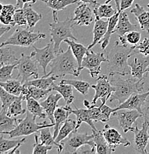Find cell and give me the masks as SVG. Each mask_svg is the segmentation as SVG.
Segmentation results:
<instances>
[{
    "mask_svg": "<svg viewBox=\"0 0 149 154\" xmlns=\"http://www.w3.org/2000/svg\"><path fill=\"white\" fill-rule=\"evenodd\" d=\"M18 58L16 56L15 51L7 46L1 47L0 49V65H13L17 64L19 61Z\"/></svg>",
    "mask_w": 149,
    "mask_h": 154,
    "instance_id": "d6a6232c",
    "label": "cell"
},
{
    "mask_svg": "<svg viewBox=\"0 0 149 154\" xmlns=\"http://www.w3.org/2000/svg\"><path fill=\"white\" fill-rule=\"evenodd\" d=\"M27 109L28 111L33 113L36 117H39L40 119H45L48 116L45 110L37 100L33 98L30 97L26 100Z\"/></svg>",
    "mask_w": 149,
    "mask_h": 154,
    "instance_id": "d590c367",
    "label": "cell"
},
{
    "mask_svg": "<svg viewBox=\"0 0 149 154\" xmlns=\"http://www.w3.org/2000/svg\"><path fill=\"white\" fill-rule=\"evenodd\" d=\"M52 10L54 22L58 21V12L65 10L70 5L76 4L79 0H40Z\"/></svg>",
    "mask_w": 149,
    "mask_h": 154,
    "instance_id": "cb8c5ba5",
    "label": "cell"
},
{
    "mask_svg": "<svg viewBox=\"0 0 149 154\" xmlns=\"http://www.w3.org/2000/svg\"><path fill=\"white\" fill-rule=\"evenodd\" d=\"M28 26V21L23 8L17 9L14 15V26Z\"/></svg>",
    "mask_w": 149,
    "mask_h": 154,
    "instance_id": "7dc6e473",
    "label": "cell"
},
{
    "mask_svg": "<svg viewBox=\"0 0 149 154\" xmlns=\"http://www.w3.org/2000/svg\"><path fill=\"white\" fill-rule=\"evenodd\" d=\"M138 52L145 56H149V38H145L138 45H136Z\"/></svg>",
    "mask_w": 149,
    "mask_h": 154,
    "instance_id": "c3c4849f",
    "label": "cell"
},
{
    "mask_svg": "<svg viewBox=\"0 0 149 154\" xmlns=\"http://www.w3.org/2000/svg\"><path fill=\"white\" fill-rule=\"evenodd\" d=\"M120 75H108L109 81L114 88L109 99L110 102L114 101L122 104L134 93H141L144 90V82L142 80L135 78L133 76L124 79Z\"/></svg>",
    "mask_w": 149,
    "mask_h": 154,
    "instance_id": "7a4b0ae2",
    "label": "cell"
},
{
    "mask_svg": "<svg viewBox=\"0 0 149 154\" xmlns=\"http://www.w3.org/2000/svg\"><path fill=\"white\" fill-rule=\"evenodd\" d=\"M148 72H149V69H148Z\"/></svg>",
    "mask_w": 149,
    "mask_h": 154,
    "instance_id": "91938a15",
    "label": "cell"
},
{
    "mask_svg": "<svg viewBox=\"0 0 149 154\" xmlns=\"http://www.w3.org/2000/svg\"><path fill=\"white\" fill-rule=\"evenodd\" d=\"M39 136V139L42 143L47 144V145L56 146L57 147L60 146V144L56 142L54 136L51 135L50 128H45L40 130Z\"/></svg>",
    "mask_w": 149,
    "mask_h": 154,
    "instance_id": "ee69618b",
    "label": "cell"
},
{
    "mask_svg": "<svg viewBox=\"0 0 149 154\" xmlns=\"http://www.w3.org/2000/svg\"><path fill=\"white\" fill-rule=\"evenodd\" d=\"M19 96L10 94L7 91H5L2 87H1V88H0V98H1L2 101V110L8 112V110L11 104Z\"/></svg>",
    "mask_w": 149,
    "mask_h": 154,
    "instance_id": "7bdbcfd3",
    "label": "cell"
},
{
    "mask_svg": "<svg viewBox=\"0 0 149 154\" xmlns=\"http://www.w3.org/2000/svg\"><path fill=\"white\" fill-rule=\"evenodd\" d=\"M21 146H22V145H18V146H17V147H14V148L13 149V150H9V151H8L7 153H5V154H14V153H16V154H20V152L19 151L18 149L20 148Z\"/></svg>",
    "mask_w": 149,
    "mask_h": 154,
    "instance_id": "11a10c76",
    "label": "cell"
},
{
    "mask_svg": "<svg viewBox=\"0 0 149 154\" xmlns=\"http://www.w3.org/2000/svg\"><path fill=\"white\" fill-rule=\"evenodd\" d=\"M23 10L25 11V16H26L27 21H28V28H33L37 24V22L42 18V15L36 12L32 8L29 3H26L25 5Z\"/></svg>",
    "mask_w": 149,
    "mask_h": 154,
    "instance_id": "74e56055",
    "label": "cell"
},
{
    "mask_svg": "<svg viewBox=\"0 0 149 154\" xmlns=\"http://www.w3.org/2000/svg\"><path fill=\"white\" fill-rule=\"evenodd\" d=\"M79 1L81 2H84V3H88V4L91 5L93 6V8L96 6L99 5V3L97 2L96 0H79Z\"/></svg>",
    "mask_w": 149,
    "mask_h": 154,
    "instance_id": "db71d44e",
    "label": "cell"
},
{
    "mask_svg": "<svg viewBox=\"0 0 149 154\" xmlns=\"http://www.w3.org/2000/svg\"><path fill=\"white\" fill-rule=\"evenodd\" d=\"M147 7H148V8L149 9V2H148V4L147 5Z\"/></svg>",
    "mask_w": 149,
    "mask_h": 154,
    "instance_id": "6f0895ef",
    "label": "cell"
},
{
    "mask_svg": "<svg viewBox=\"0 0 149 154\" xmlns=\"http://www.w3.org/2000/svg\"><path fill=\"white\" fill-rule=\"evenodd\" d=\"M62 82L69 84L72 85L77 91H79L80 94L82 95L85 96L88 93L90 88L91 85L89 84V82L82 80H77V79H62Z\"/></svg>",
    "mask_w": 149,
    "mask_h": 154,
    "instance_id": "ab89813d",
    "label": "cell"
},
{
    "mask_svg": "<svg viewBox=\"0 0 149 154\" xmlns=\"http://www.w3.org/2000/svg\"><path fill=\"white\" fill-rule=\"evenodd\" d=\"M72 113L74 114L76 117V131L81 126L82 122L87 123L91 127L92 131H97V129L94 124V120L92 119L91 111H90L89 108H77L76 107H75L74 110L72 109Z\"/></svg>",
    "mask_w": 149,
    "mask_h": 154,
    "instance_id": "484cf974",
    "label": "cell"
},
{
    "mask_svg": "<svg viewBox=\"0 0 149 154\" xmlns=\"http://www.w3.org/2000/svg\"><path fill=\"white\" fill-rule=\"evenodd\" d=\"M36 0H17V3H16V8L17 9H22L23 8L25 5L26 3H36Z\"/></svg>",
    "mask_w": 149,
    "mask_h": 154,
    "instance_id": "816d5d0a",
    "label": "cell"
},
{
    "mask_svg": "<svg viewBox=\"0 0 149 154\" xmlns=\"http://www.w3.org/2000/svg\"><path fill=\"white\" fill-rule=\"evenodd\" d=\"M136 45H123L119 41L114 42V45L107 55L108 59V75L118 74L121 76L131 74V67L129 65V57L134 54Z\"/></svg>",
    "mask_w": 149,
    "mask_h": 154,
    "instance_id": "6da1fadb",
    "label": "cell"
},
{
    "mask_svg": "<svg viewBox=\"0 0 149 154\" xmlns=\"http://www.w3.org/2000/svg\"><path fill=\"white\" fill-rule=\"evenodd\" d=\"M119 122L120 127L125 134L129 131H131L134 128L133 125L136 124V121L139 117H142V114L137 110H129V109H121L112 113Z\"/></svg>",
    "mask_w": 149,
    "mask_h": 154,
    "instance_id": "5bb4252c",
    "label": "cell"
},
{
    "mask_svg": "<svg viewBox=\"0 0 149 154\" xmlns=\"http://www.w3.org/2000/svg\"><path fill=\"white\" fill-rule=\"evenodd\" d=\"M142 114L144 119L149 121V96L142 106Z\"/></svg>",
    "mask_w": 149,
    "mask_h": 154,
    "instance_id": "681fc988",
    "label": "cell"
},
{
    "mask_svg": "<svg viewBox=\"0 0 149 154\" xmlns=\"http://www.w3.org/2000/svg\"><path fill=\"white\" fill-rule=\"evenodd\" d=\"M134 0H120V11H124L132 6Z\"/></svg>",
    "mask_w": 149,
    "mask_h": 154,
    "instance_id": "f907efd6",
    "label": "cell"
},
{
    "mask_svg": "<svg viewBox=\"0 0 149 154\" xmlns=\"http://www.w3.org/2000/svg\"><path fill=\"white\" fill-rule=\"evenodd\" d=\"M34 139H35V144L33 146V154H46L49 150H52L54 146L47 145L43 143H39V136L38 135H34Z\"/></svg>",
    "mask_w": 149,
    "mask_h": 154,
    "instance_id": "bcb514c9",
    "label": "cell"
},
{
    "mask_svg": "<svg viewBox=\"0 0 149 154\" xmlns=\"http://www.w3.org/2000/svg\"><path fill=\"white\" fill-rule=\"evenodd\" d=\"M141 33L138 30H134L126 33L123 36L119 37L120 42L123 45H137V43L140 41Z\"/></svg>",
    "mask_w": 149,
    "mask_h": 154,
    "instance_id": "60d3db41",
    "label": "cell"
},
{
    "mask_svg": "<svg viewBox=\"0 0 149 154\" xmlns=\"http://www.w3.org/2000/svg\"><path fill=\"white\" fill-rule=\"evenodd\" d=\"M0 6H1V15H0L1 23L14 27V15L17 10L16 5L11 4H1Z\"/></svg>",
    "mask_w": 149,
    "mask_h": 154,
    "instance_id": "1f68e13d",
    "label": "cell"
},
{
    "mask_svg": "<svg viewBox=\"0 0 149 154\" xmlns=\"http://www.w3.org/2000/svg\"><path fill=\"white\" fill-rule=\"evenodd\" d=\"M12 28L13 27L11 25H4V24L2 23L1 26H0V37H2L5 33H8V31H10Z\"/></svg>",
    "mask_w": 149,
    "mask_h": 154,
    "instance_id": "f5cc1de1",
    "label": "cell"
},
{
    "mask_svg": "<svg viewBox=\"0 0 149 154\" xmlns=\"http://www.w3.org/2000/svg\"><path fill=\"white\" fill-rule=\"evenodd\" d=\"M33 48L34 51H32L30 56L38 62V64L42 68L44 75H46L47 74L46 68L48 65H49L51 61L55 58L57 54L55 51L54 42L52 40H51V42H49L45 47L38 48L33 45Z\"/></svg>",
    "mask_w": 149,
    "mask_h": 154,
    "instance_id": "8fae6325",
    "label": "cell"
},
{
    "mask_svg": "<svg viewBox=\"0 0 149 154\" xmlns=\"http://www.w3.org/2000/svg\"><path fill=\"white\" fill-rule=\"evenodd\" d=\"M139 55L132 54L129 57V65L131 67V75L139 80L143 81L148 76L149 69V56H145L139 53Z\"/></svg>",
    "mask_w": 149,
    "mask_h": 154,
    "instance_id": "30bf717a",
    "label": "cell"
},
{
    "mask_svg": "<svg viewBox=\"0 0 149 154\" xmlns=\"http://www.w3.org/2000/svg\"><path fill=\"white\" fill-rule=\"evenodd\" d=\"M26 139L25 138L18 140H10V139H6L1 136L0 138V153L5 154L9 150H13L14 147L18 145H22L25 142Z\"/></svg>",
    "mask_w": 149,
    "mask_h": 154,
    "instance_id": "f35d334b",
    "label": "cell"
},
{
    "mask_svg": "<svg viewBox=\"0 0 149 154\" xmlns=\"http://www.w3.org/2000/svg\"><path fill=\"white\" fill-rule=\"evenodd\" d=\"M94 11V15H95V18H108L109 19L111 17H113L117 11L113 8V5L107 4H99V5L96 6L93 8Z\"/></svg>",
    "mask_w": 149,
    "mask_h": 154,
    "instance_id": "8d00e7d4",
    "label": "cell"
},
{
    "mask_svg": "<svg viewBox=\"0 0 149 154\" xmlns=\"http://www.w3.org/2000/svg\"><path fill=\"white\" fill-rule=\"evenodd\" d=\"M76 121L73 119H67L65 122L62 125L60 129L58 136L56 138L55 141L57 143L60 144L62 140L68 137L73 131L76 130Z\"/></svg>",
    "mask_w": 149,
    "mask_h": 154,
    "instance_id": "e575fe53",
    "label": "cell"
},
{
    "mask_svg": "<svg viewBox=\"0 0 149 154\" xmlns=\"http://www.w3.org/2000/svg\"><path fill=\"white\" fill-rule=\"evenodd\" d=\"M62 98V96L60 94H50L48 96L47 99L41 102L42 106L45 110L47 113L48 118L49 119L51 123L54 124L55 119H54V112L57 108L58 102Z\"/></svg>",
    "mask_w": 149,
    "mask_h": 154,
    "instance_id": "d6986e66",
    "label": "cell"
},
{
    "mask_svg": "<svg viewBox=\"0 0 149 154\" xmlns=\"http://www.w3.org/2000/svg\"><path fill=\"white\" fill-rule=\"evenodd\" d=\"M0 85L8 92L17 96L21 95L22 88H23V84L19 79H11L5 82H0Z\"/></svg>",
    "mask_w": 149,
    "mask_h": 154,
    "instance_id": "836d02e7",
    "label": "cell"
},
{
    "mask_svg": "<svg viewBox=\"0 0 149 154\" xmlns=\"http://www.w3.org/2000/svg\"><path fill=\"white\" fill-rule=\"evenodd\" d=\"M73 19L75 22V25L79 26L89 25L95 19L93 6L88 3H79V5L74 11Z\"/></svg>",
    "mask_w": 149,
    "mask_h": 154,
    "instance_id": "9a60e30c",
    "label": "cell"
},
{
    "mask_svg": "<svg viewBox=\"0 0 149 154\" xmlns=\"http://www.w3.org/2000/svg\"><path fill=\"white\" fill-rule=\"evenodd\" d=\"M148 96L149 89L146 92L142 93V94L134 93L124 102L116 106L114 108V110L116 111L121 109H129V110H137L142 113V106Z\"/></svg>",
    "mask_w": 149,
    "mask_h": 154,
    "instance_id": "e0dca14e",
    "label": "cell"
},
{
    "mask_svg": "<svg viewBox=\"0 0 149 154\" xmlns=\"http://www.w3.org/2000/svg\"><path fill=\"white\" fill-rule=\"evenodd\" d=\"M102 132L107 142L114 151L119 145H123L125 147L131 145V142L127 139L123 137L117 130L110 128L108 125H105V128H103Z\"/></svg>",
    "mask_w": 149,
    "mask_h": 154,
    "instance_id": "2e32d148",
    "label": "cell"
},
{
    "mask_svg": "<svg viewBox=\"0 0 149 154\" xmlns=\"http://www.w3.org/2000/svg\"><path fill=\"white\" fill-rule=\"evenodd\" d=\"M37 64L38 62L30 55L21 54V57L17 65V70H18L17 79L21 80L22 84L29 80L39 78Z\"/></svg>",
    "mask_w": 149,
    "mask_h": 154,
    "instance_id": "ba28073f",
    "label": "cell"
},
{
    "mask_svg": "<svg viewBox=\"0 0 149 154\" xmlns=\"http://www.w3.org/2000/svg\"><path fill=\"white\" fill-rule=\"evenodd\" d=\"M91 88L95 91V94L91 102L92 105H96L98 99H101L102 102L106 103L107 100H109L112 93L114 91V88L110 84L108 76L105 75L99 76L97 79V83L92 85Z\"/></svg>",
    "mask_w": 149,
    "mask_h": 154,
    "instance_id": "7c38bea8",
    "label": "cell"
},
{
    "mask_svg": "<svg viewBox=\"0 0 149 154\" xmlns=\"http://www.w3.org/2000/svg\"><path fill=\"white\" fill-rule=\"evenodd\" d=\"M62 147L61 153H77L78 150L85 145L91 147L93 152L96 153V144L94 139V134H80L76 130L70 134L67 138L60 142Z\"/></svg>",
    "mask_w": 149,
    "mask_h": 154,
    "instance_id": "8992f818",
    "label": "cell"
},
{
    "mask_svg": "<svg viewBox=\"0 0 149 154\" xmlns=\"http://www.w3.org/2000/svg\"><path fill=\"white\" fill-rule=\"evenodd\" d=\"M72 114V108L69 105H67L66 106H62V107H57L54 112V119H55V123L54 126V139L58 136L60 129L62 125L68 119V116Z\"/></svg>",
    "mask_w": 149,
    "mask_h": 154,
    "instance_id": "ac0fdd59",
    "label": "cell"
},
{
    "mask_svg": "<svg viewBox=\"0 0 149 154\" xmlns=\"http://www.w3.org/2000/svg\"><path fill=\"white\" fill-rule=\"evenodd\" d=\"M149 121L145 120L142 125L141 129H139L137 123L132 128L131 131L134 133V149L137 153L141 154L148 153L146 150L149 142Z\"/></svg>",
    "mask_w": 149,
    "mask_h": 154,
    "instance_id": "4fadbf2b",
    "label": "cell"
},
{
    "mask_svg": "<svg viewBox=\"0 0 149 154\" xmlns=\"http://www.w3.org/2000/svg\"><path fill=\"white\" fill-rule=\"evenodd\" d=\"M30 28H17L12 35L5 40L0 45V48L4 46L14 45L19 47L30 48L33 47L34 43L42 38L46 37L45 34L37 31L35 32L29 30Z\"/></svg>",
    "mask_w": 149,
    "mask_h": 154,
    "instance_id": "5b68a950",
    "label": "cell"
},
{
    "mask_svg": "<svg viewBox=\"0 0 149 154\" xmlns=\"http://www.w3.org/2000/svg\"><path fill=\"white\" fill-rule=\"evenodd\" d=\"M52 89L54 91H57L62 96L66 105H70L73 103L74 96H73V87L69 84H66L60 82L59 84H54L52 85Z\"/></svg>",
    "mask_w": 149,
    "mask_h": 154,
    "instance_id": "f1b7e54d",
    "label": "cell"
},
{
    "mask_svg": "<svg viewBox=\"0 0 149 154\" xmlns=\"http://www.w3.org/2000/svg\"><path fill=\"white\" fill-rule=\"evenodd\" d=\"M106 1H108V0H105V2H106Z\"/></svg>",
    "mask_w": 149,
    "mask_h": 154,
    "instance_id": "680465c9",
    "label": "cell"
},
{
    "mask_svg": "<svg viewBox=\"0 0 149 154\" xmlns=\"http://www.w3.org/2000/svg\"><path fill=\"white\" fill-rule=\"evenodd\" d=\"M111 1H113V0H108V1L105 2V3H107V4H108V3H109L110 2H111Z\"/></svg>",
    "mask_w": 149,
    "mask_h": 154,
    "instance_id": "9f6ffc18",
    "label": "cell"
},
{
    "mask_svg": "<svg viewBox=\"0 0 149 154\" xmlns=\"http://www.w3.org/2000/svg\"><path fill=\"white\" fill-rule=\"evenodd\" d=\"M94 134V139L96 144V153L97 154H110L114 150L110 147L107 142L105 136L101 131H92Z\"/></svg>",
    "mask_w": 149,
    "mask_h": 154,
    "instance_id": "4316f807",
    "label": "cell"
},
{
    "mask_svg": "<svg viewBox=\"0 0 149 154\" xmlns=\"http://www.w3.org/2000/svg\"><path fill=\"white\" fill-rule=\"evenodd\" d=\"M49 66L51 70L45 75L46 76L53 75L57 78H62L67 75H72L78 77L80 74L77 61L70 46L66 51H62L58 53L49 64Z\"/></svg>",
    "mask_w": 149,
    "mask_h": 154,
    "instance_id": "3957f363",
    "label": "cell"
},
{
    "mask_svg": "<svg viewBox=\"0 0 149 154\" xmlns=\"http://www.w3.org/2000/svg\"><path fill=\"white\" fill-rule=\"evenodd\" d=\"M137 30H138V26L130 22L127 13L125 11H121L114 33H116L119 37H121L129 32Z\"/></svg>",
    "mask_w": 149,
    "mask_h": 154,
    "instance_id": "ffe728a7",
    "label": "cell"
},
{
    "mask_svg": "<svg viewBox=\"0 0 149 154\" xmlns=\"http://www.w3.org/2000/svg\"><path fill=\"white\" fill-rule=\"evenodd\" d=\"M36 118L33 113L30 111L26 112V116L24 119H22L17 125V128L10 132H7L5 134H8L9 137L16 138L20 136H27L34 134L39 133L40 130L45 128H51L54 127V124L53 123H48L47 122H44L42 123H36Z\"/></svg>",
    "mask_w": 149,
    "mask_h": 154,
    "instance_id": "52a82bcc",
    "label": "cell"
},
{
    "mask_svg": "<svg viewBox=\"0 0 149 154\" xmlns=\"http://www.w3.org/2000/svg\"><path fill=\"white\" fill-rule=\"evenodd\" d=\"M57 77L55 76H53L51 75L49 76H46L45 75H44L42 78H38L35 79L29 80V81L26 82L24 83V85H32L35 86L36 88H41V89H45L47 90L49 88H51L53 85L54 84V82L57 79Z\"/></svg>",
    "mask_w": 149,
    "mask_h": 154,
    "instance_id": "f546056e",
    "label": "cell"
},
{
    "mask_svg": "<svg viewBox=\"0 0 149 154\" xmlns=\"http://www.w3.org/2000/svg\"><path fill=\"white\" fill-rule=\"evenodd\" d=\"M22 118L10 116L7 114V112L1 110L0 113V133L5 134L17 128V125L22 120Z\"/></svg>",
    "mask_w": 149,
    "mask_h": 154,
    "instance_id": "603a6c76",
    "label": "cell"
},
{
    "mask_svg": "<svg viewBox=\"0 0 149 154\" xmlns=\"http://www.w3.org/2000/svg\"><path fill=\"white\" fill-rule=\"evenodd\" d=\"M22 101H24L23 97L20 95L9 107L7 114L10 116L17 117L20 115L26 113V110L22 108Z\"/></svg>",
    "mask_w": 149,
    "mask_h": 154,
    "instance_id": "b9f144b4",
    "label": "cell"
},
{
    "mask_svg": "<svg viewBox=\"0 0 149 154\" xmlns=\"http://www.w3.org/2000/svg\"><path fill=\"white\" fill-rule=\"evenodd\" d=\"M108 58L103 53H95L88 50L83 59L81 70L84 68L88 70L89 74L92 78H98L101 72V64L102 62L108 63Z\"/></svg>",
    "mask_w": 149,
    "mask_h": 154,
    "instance_id": "9c48e42d",
    "label": "cell"
},
{
    "mask_svg": "<svg viewBox=\"0 0 149 154\" xmlns=\"http://www.w3.org/2000/svg\"><path fill=\"white\" fill-rule=\"evenodd\" d=\"M130 12L134 14L141 30H145L149 34V11H145L140 5L136 4Z\"/></svg>",
    "mask_w": 149,
    "mask_h": 154,
    "instance_id": "d4e9b609",
    "label": "cell"
},
{
    "mask_svg": "<svg viewBox=\"0 0 149 154\" xmlns=\"http://www.w3.org/2000/svg\"><path fill=\"white\" fill-rule=\"evenodd\" d=\"M108 27V19L107 21H105L100 18H95V24H94V30H93L94 38H93L92 42L88 46V49L91 50L97 43L100 42V41L103 38L106 33Z\"/></svg>",
    "mask_w": 149,
    "mask_h": 154,
    "instance_id": "44dd1931",
    "label": "cell"
},
{
    "mask_svg": "<svg viewBox=\"0 0 149 154\" xmlns=\"http://www.w3.org/2000/svg\"><path fill=\"white\" fill-rule=\"evenodd\" d=\"M76 42V41H75V40L70 39V38H67V39L65 40V42H66L71 48L73 54L76 58V61H77L79 71L81 72L82 63L83 59H84L85 56L88 49V48L85 47L83 45Z\"/></svg>",
    "mask_w": 149,
    "mask_h": 154,
    "instance_id": "83f0119b",
    "label": "cell"
},
{
    "mask_svg": "<svg viewBox=\"0 0 149 154\" xmlns=\"http://www.w3.org/2000/svg\"><path fill=\"white\" fill-rule=\"evenodd\" d=\"M17 64L7 65L1 66L0 68V81L5 82L12 79L13 71L17 69Z\"/></svg>",
    "mask_w": 149,
    "mask_h": 154,
    "instance_id": "f6af8a7d",
    "label": "cell"
},
{
    "mask_svg": "<svg viewBox=\"0 0 149 154\" xmlns=\"http://www.w3.org/2000/svg\"><path fill=\"white\" fill-rule=\"evenodd\" d=\"M75 25L73 18H67L64 21H57L49 24L51 40L54 44V48L57 54L62 51L60 45L67 38L77 41V38L73 36L72 30Z\"/></svg>",
    "mask_w": 149,
    "mask_h": 154,
    "instance_id": "277c9868",
    "label": "cell"
},
{
    "mask_svg": "<svg viewBox=\"0 0 149 154\" xmlns=\"http://www.w3.org/2000/svg\"><path fill=\"white\" fill-rule=\"evenodd\" d=\"M121 12H117L111 17L110 18L108 19V30H107L106 33H105V36H104L103 38L101 40V42L99 43L101 44V48L102 50H105L106 48L108 47V44H109L110 36H111L112 33H114L115 28H116V25L118 23V20H119L120 14Z\"/></svg>",
    "mask_w": 149,
    "mask_h": 154,
    "instance_id": "4dcf8cb0",
    "label": "cell"
},
{
    "mask_svg": "<svg viewBox=\"0 0 149 154\" xmlns=\"http://www.w3.org/2000/svg\"><path fill=\"white\" fill-rule=\"evenodd\" d=\"M51 91H53L52 88L47 90H45L36 88L35 86H27L23 85V88H22L21 96L23 97V99L25 101L30 97H32L36 99V100L39 101L44 97H45V96L49 95Z\"/></svg>",
    "mask_w": 149,
    "mask_h": 154,
    "instance_id": "7402d4cb",
    "label": "cell"
}]
</instances>
